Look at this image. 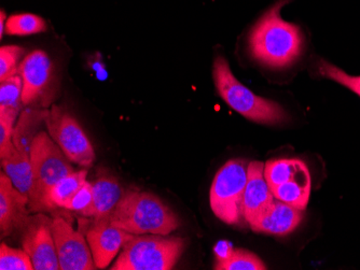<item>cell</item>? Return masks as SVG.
Segmentation results:
<instances>
[{"mask_svg":"<svg viewBox=\"0 0 360 270\" xmlns=\"http://www.w3.org/2000/svg\"><path fill=\"white\" fill-rule=\"evenodd\" d=\"M93 205L89 211L90 219H103L109 217L122 198L123 191L120 182L104 168L98 169L96 178L92 182Z\"/></svg>","mask_w":360,"mask_h":270,"instance_id":"obj_15","label":"cell"},{"mask_svg":"<svg viewBox=\"0 0 360 270\" xmlns=\"http://www.w3.org/2000/svg\"><path fill=\"white\" fill-rule=\"evenodd\" d=\"M212 79L220 97L248 120L260 124H278L287 120L286 111L280 104L254 94L238 81L224 56L214 60Z\"/></svg>","mask_w":360,"mask_h":270,"instance_id":"obj_3","label":"cell"},{"mask_svg":"<svg viewBox=\"0 0 360 270\" xmlns=\"http://www.w3.org/2000/svg\"><path fill=\"white\" fill-rule=\"evenodd\" d=\"M187 241L179 237L145 234L125 243L111 270H171L179 261Z\"/></svg>","mask_w":360,"mask_h":270,"instance_id":"obj_4","label":"cell"},{"mask_svg":"<svg viewBox=\"0 0 360 270\" xmlns=\"http://www.w3.org/2000/svg\"><path fill=\"white\" fill-rule=\"evenodd\" d=\"M52 233L60 270L96 269L86 238L64 217L52 220Z\"/></svg>","mask_w":360,"mask_h":270,"instance_id":"obj_11","label":"cell"},{"mask_svg":"<svg viewBox=\"0 0 360 270\" xmlns=\"http://www.w3.org/2000/svg\"><path fill=\"white\" fill-rule=\"evenodd\" d=\"M86 241L96 268L108 267L113 259L134 235L115 227L109 217L92 219L86 231Z\"/></svg>","mask_w":360,"mask_h":270,"instance_id":"obj_12","label":"cell"},{"mask_svg":"<svg viewBox=\"0 0 360 270\" xmlns=\"http://www.w3.org/2000/svg\"><path fill=\"white\" fill-rule=\"evenodd\" d=\"M109 219L115 227L133 235L167 236L180 225L177 215L161 198L139 189L125 191Z\"/></svg>","mask_w":360,"mask_h":270,"instance_id":"obj_2","label":"cell"},{"mask_svg":"<svg viewBox=\"0 0 360 270\" xmlns=\"http://www.w3.org/2000/svg\"><path fill=\"white\" fill-rule=\"evenodd\" d=\"M0 269L35 270L30 255L24 250L14 249L4 243L0 245Z\"/></svg>","mask_w":360,"mask_h":270,"instance_id":"obj_23","label":"cell"},{"mask_svg":"<svg viewBox=\"0 0 360 270\" xmlns=\"http://www.w3.org/2000/svg\"><path fill=\"white\" fill-rule=\"evenodd\" d=\"M25 49L19 46H3L0 48V82L19 74V66Z\"/></svg>","mask_w":360,"mask_h":270,"instance_id":"obj_24","label":"cell"},{"mask_svg":"<svg viewBox=\"0 0 360 270\" xmlns=\"http://www.w3.org/2000/svg\"><path fill=\"white\" fill-rule=\"evenodd\" d=\"M1 168L9 177L12 184L28 198L30 212L34 211L36 201L35 181L30 158L22 155L15 147H11L5 156L0 157Z\"/></svg>","mask_w":360,"mask_h":270,"instance_id":"obj_16","label":"cell"},{"mask_svg":"<svg viewBox=\"0 0 360 270\" xmlns=\"http://www.w3.org/2000/svg\"><path fill=\"white\" fill-rule=\"evenodd\" d=\"M28 198L12 184L5 171L0 173V231L7 237L22 231L30 219Z\"/></svg>","mask_w":360,"mask_h":270,"instance_id":"obj_14","label":"cell"},{"mask_svg":"<svg viewBox=\"0 0 360 270\" xmlns=\"http://www.w3.org/2000/svg\"><path fill=\"white\" fill-rule=\"evenodd\" d=\"M264 178L275 199L304 210L311 195V176L298 158L271 160L264 166Z\"/></svg>","mask_w":360,"mask_h":270,"instance_id":"obj_7","label":"cell"},{"mask_svg":"<svg viewBox=\"0 0 360 270\" xmlns=\"http://www.w3.org/2000/svg\"><path fill=\"white\" fill-rule=\"evenodd\" d=\"M52 220L42 213L30 215L22 229V248L30 255L35 270H60Z\"/></svg>","mask_w":360,"mask_h":270,"instance_id":"obj_10","label":"cell"},{"mask_svg":"<svg viewBox=\"0 0 360 270\" xmlns=\"http://www.w3.org/2000/svg\"><path fill=\"white\" fill-rule=\"evenodd\" d=\"M93 205L92 182L86 181L84 184L77 191L70 203H68V210L78 212L82 217H88L89 211Z\"/></svg>","mask_w":360,"mask_h":270,"instance_id":"obj_26","label":"cell"},{"mask_svg":"<svg viewBox=\"0 0 360 270\" xmlns=\"http://www.w3.org/2000/svg\"><path fill=\"white\" fill-rule=\"evenodd\" d=\"M7 22V18H6V13L4 10L0 12V37L3 38L6 34V24Z\"/></svg>","mask_w":360,"mask_h":270,"instance_id":"obj_27","label":"cell"},{"mask_svg":"<svg viewBox=\"0 0 360 270\" xmlns=\"http://www.w3.org/2000/svg\"><path fill=\"white\" fill-rule=\"evenodd\" d=\"M215 270H264L266 264L256 254L244 249L229 250L228 253L216 259Z\"/></svg>","mask_w":360,"mask_h":270,"instance_id":"obj_20","label":"cell"},{"mask_svg":"<svg viewBox=\"0 0 360 270\" xmlns=\"http://www.w3.org/2000/svg\"><path fill=\"white\" fill-rule=\"evenodd\" d=\"M48 29L46 21L36 14H13L6 22V34L9 36H30Z\"/></svg>","mask_w":360,"mask_h":270,"instance_id":"obj_22","label":"cell"},{"mask_svg":"<svg viewBox=\"0 0 360 270\" xmlns=\"http://www.w3.org/2000/svg\"><path fill=\"white\" fill-rule=\"evenodd\" d=\"M22 90L23 82L19 74L0 82V112H7L19 116L23 106Z\"/></svg>","mask_w":360,"mask_h":270,"instance_id":"obj_21","label":"cell"},{"mask_svg":"<svg viewBox=\"0 0 360 270\" xmlns=\"http://www.w3.org/2000/svg\"><path fill=\"white\" fill-rule=\"evenodd\" d=\"M264 166L266 164L262 162L248 164V184L243 199V219L250 227L264 217L275 201L274 195L264 178Z\"/></svg>","mask_w":360,"mask_h":270,"instance_id":"obj_13","label":"cell"},{"mask_svg":"<svg viewBox=\"0 0 360 270\" xmlns=\"http://www.w3.org/2000/svg\"><path fill=\"white\" fill-rule=\"evenodd\" d=\"M36 201L32 212L53 211L49 194L52 187L64 177L74 173V167L62 149L54 142L48 133L40 130L32 142L30 150Z\"/></svg>","mask_w":360,"mask_h":270,"instance_id":"obj_5","label":"cell"},{"mask_svg":"<svg viewBox=\"0 0 360 270\" xmlns=\"http://www.w3.org/2000/svg\"><path fill=\"white\" fill-rule=\"evenodd\" d=\"M23 82L22 102L24 107L44 108L51 106L56 97V68L48 54L35 50L24 56L19 66Z\"/></svg>","mask_w":360,"mask_h":270,"instance_id":"obj_9","label":"cell"},{"mask_svg":"<svg viewBox=\"0 0 360 270\" xmlns=\"http://www.w3.org/2000/svg\"><path fill=\"white\" fill-rule=\"evenodd\" d=\"M46 127L54 142L62 149L68 160L79 166H92L95 151L84 128L70 111L53 104L49 109Z\"/></svg>","mask_w":360,"mask_h":270,"instance_id":"obj_8","label":"cell"},{"mask_svg":"<svg viewBox=\"0 0 360 270\" xmlns=\"http://www.w3.org/2000/svg\"><path fill=\"white\" fill-rule=\"evenodd\" d=\"M49 109L26 107L14 126L12 141L16 150L30 160V150L36 136L40 132V127L46 124Z\"/></svg>","mask_w":360,"mask_h":270,"instance_id":"obj_18","label":"cell"},{"mask_svg":"<svg viewBox=\"0 0 360 270\" xmlns=\"http://www.w3.org/2000/svg\"><path fill=\"white\" fill-rule=\"evenodd\" d=\"M288 0H280L260 18L250 30V55L266 67L281 69L296 62L303 49V35L299 26L285 21L281 10Z\"/></svg>","mask_w":360,"mask_h":270,"instance_id":"obj_1","label":"cell"},{"mask_svg":"<svg viewBox=\"0 0 360 270\" xmlns=\"http://www.w3.org/2000/svg\"><path fill=\"white\" fill-rule=\"evenodd\" d=\"M88 176V170L82 169V170L74 171L68 176L60 179L50 191L49 194V201L53 207L54 210L56 208H68V203L72 201L77 191L80 189L86 181Z\"/></svg>","mask_w":360,"mask_h":270,"instance_id":"obj_19","label":"cell"},{"mask_svg":"<svg viewBox=\"0 0 360 270\" xmlns=\"http://www.w3.org/2000/svg\"><path fill=\"white\" fill-rule=\"evenodd\" d=\"M319 72L323 78L333 80L349 90H353L360 97V76H349L347 72L326 60L319 62Z\"/></svg>","mask_w":360,"mask_h":270,"instance_id":"obj_25","label":"cell"},{"mask_svg":"<svg viewBox=\"0 0 360 270\" xmlns=\"http://www.w3.org/2000/svg\"><path fill=\"white\" fill-rule=\"evenodd\" d=\"M302 219V210L275 199L270 211L252 224L250 229L256 233L285 236L295 231Z\"/></svg>","mask_w":360,"mask_h":270,"instance_id":"obj_17","label":"cell"},{"mask_svg":"<svg viewBox=\"0 0 360 270\" xmlns=\"http://www.w3.org/2000/svg\"><path fill=\"white\" fill-rule=\"evenodd\" d=\"M248 164L245 160L226 162L216 173L210 187V208L220 221L236 225L243 217V199L248 184Z\"/></svg>","mask_w":360,"mask_h":270,"instance_id":"obj_6","label":"cell"}]
</instances>
